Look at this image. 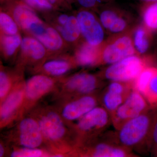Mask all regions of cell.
Segmentation results:
<instances>
[{
	"instance_id": "1",
	"label": "cell",
	"mask_w": 157,
	"mask_h": 157,
	"mask_svg": "<svg viewBox=\"0 0 157 157\" xmlns=\"http://www.w3.org/2000/svg\"><path fill=\"white\" fill-rule=\"evenodd\" d=\"M27 114L38 122L44 146L53 157H71L76 146L74 135L55 106L39 104Z\"/></svg>"
},
{
	"instance_id": "2",
	"label": "cell",
	"mask_w": 157,
	"mask_h": 157,
	"mask_svg": "<svg viewBox=\"0 0 157 157\" xmlns=\"http://www.w3.org/2000/svg\"><path fill=\"white\" fill-rule=\"evenodd\" d=\"M157 112L149 109L127 121L118 130L117 139L121 146L128 149L148 141L150 145Z\"/></svg>"
},
{
	"instance_id": "3",
	"label": "cell",
	"mask_w": 157,
	"mask_h": 157,
	"mask_svg": "<svg viewBox=\"0 0 157 157\" xmlns=\"http://www.w3.org/2000/svg\"><path fill=\"white\" fill-rule=\"evenodd\" d=\"M7 129L2 139L9 145L29 148L45 147L38 122L29 114L24 116Z\"/></svg>"
},
{
	"instance_id": "4",
	"label": "cell",
	"mask_w": 157,
	"mask_h": 157,
	"mask_svg": "<svg viewBox=\"0 0 157 157\" xmlns=\"http://www.w3.org/2000/svg\"><path fill=\"white\" fill-rule=\"evenodd\" d=\"M109 114L104 107L97 106L71 125L75 147L98 137L109 123Z\"/></svg>"
},
{
	"instance_id": "5",
	"label": "cell",
	"mask_w": 157,
	"mask_h": 157,
	"mask_svg": "<svg viewBox=\"0 0 157 157\" xmlns=\"http://www.w3.org/2000/svg\"><path fill=\"white\" fill-rule=\"evenodd\" d=\"M99 82L95 76L86 73H78L67 78H61L53 93L56 102L94 94L99 87Z\"/></svg>"
},
{
	"instance_id": "6",
	"label": "cell",
	"mask_w": 157,
	"mask_h": 157,
	"mask_svg": "<svg viewBox=\"0 0 157 157\" xmlns=\"http://www.w3.org/2000/svg\"><path fill=\"white\" fill-rule=\"evenodd\" d=\"M61 78L37 74L25 82V97L21 118L39 104L46 96L55 92Z\"/></svg>"
},
{
	"instance_id": "7",
	"label": "cell",
	"mask_w": 157,
	"mask_h": 157,
	"mask_svg": "<svg viewBox=\"0 0 157 157\" xmlns=\"http://www.w3.org/2000/svg\"><path fill=\"white\" fill-rule=\"evenodd\" d=\"M25 81L18 82L4 101L0 104V128L7 129L21 118L25 97Z\"/></svg>"
},
{
	"instance_id": "8",
	"label": "cell",
	"mask_w": 157,
	"mask_h": 157,
	"mask_svg": "<svg viewBox=\"0 0 157 157\" xmlns=\"http://www.w3.org/2000/svg\"><path fill=\"white\" fill-rule=\"evenodd\" d=\"M98 102V97L92 94L59 101L55 106L63 119L70 127L97 106Z\"/></svg>"
},
{
	"instance_id": "9",
	"label": "cell",
	"mask_w": 157,
	"mask_h": 157,
	"mask_svg": "<svg viewBox=\"0 0 157 157\" xmlns=\"http://www.w3.org/2000/svg\"><path fill=\"white\" fill-rule=\"evenodd\" d=\"M148 107L143 95L135 90L130 92L122 104L111 114L113 125L118 130L127 121L148 110Z\"/></svg>"
},
{
	"instance_id": "10",
	"label": "cell",
	"mask_w": 157,
	"mask_h": 157,
	"mask_svg": "<svg viewBox=\"0 0 157 157\" xmlns=\"http://www.w3.org/2000/svg\"><path fill=\"white\" fill-rule=\"evenodd\" d=\"M98 138L77 145L71 157H125L131 155L129 150L107 142L98 141Z\"/></svg>"
},
{
	"instance_id": "11",
	"label": "cell",
	"mask_w": 157,
	"mask_h": 157,
	"mask_svg": "<svg viewBox=\"0 0 157 157\" xmlns=\"http://www.w3.org/2000/svg\"><path fill=\"white\" fill-rule=\"evenodd\" d=\"M144 68L141 59L131 56L109 66L105 71V76L112 81L129 82L135 81Z\"/></svg>"
},
{
	"instance_id": "12",
	"label": "cell",
	"mask_w": 157,
	"mask_h": 157,
	"mask_svg": "<svg viewBox=\"0 0 157 157\" xmlns=\"http://www.w3.org/2000/svg\"><path fill=\"white\" fill-rule=\"evenodd\" d=\"M77 19L81 34L90 45L98 46L103 42L104 32L101 24L90 11L82 10L78 12Z\"/></svg>"
},
{
	"instance_id": "13",
	"label": "cell",
	"mask_w": 157,
	"mask_h": 157,
	"mask_svg": "<svg viewBox=\"0 0 157 157\" xmlns=\"http://www.w3.org/2000/svg\"><path fill=\"white\" fill-rule=\"evenodd\" d=\"M135 48L131 38L123 36L107 45L101 53V61L113 64L127 57L133 56Z\"/></svg>"
},
{
	"instance_id": "14",
	"label": "cell",
	"mask_w": 157,
	"mask_h": 157,
	"mask_svg": "<svg viewBox=\"0 0 157 157\" xmlns=\"http://www.w3.org/2000/svg\"><path fill=\"white\" fill-rule=\"evenodd\" d=\"M74 65L76 64L73 60L57 59L41 63L35 69L37 74H44L54 78H62Z\"/></svg>"
},
{
	"instance_id": "15",
	"label": "cell",
	"mask_w": 157,
	"mask_h": 157,
	"mask_svg": "<svg viewBox=\"0 0 157 157\" xmlns=\"http://www.w3.org/2000/svg\"><path fill=\"white\" fill-rule=\"evenodd\" d=\"M13 16L17 25L25 30L30 31L35 26L43 23L33 8L25 3H19L15 6Z\"/></svg>"
},
{
	"instance_id": "16",
	"label": "cell",
	"mask_w": 157,
	"mask_h": 157,
	"mask_svg": "<svg viewBox=\"0 0 157 157\" xmlns=\"http://www.w3.org/2000/svg\"><path fill=\"white\" fill-rule=\"evenodd\" d=\"M23 62L36 63L44 58L46 54L45 46L36 38L25 37L23 38L21 45Z\"/></svg>"
},
{
	"instance_id": "17",
	"label": "cell",
	"mask_w": 157,
	"mask_h": 157,
	"mask_svg": "<svg viewBox=\"0 0 157 157\" xmlns=\"http://www.w3.org/2000/svg\"><path fill=\"white\" fill-rule=\"evenodd\" d=\"M86 42L79 47L75 53L74 60L76 65L87 67L101 61V53L97 48Z\"/></svg>"
},
{
	"instance_id": "18",
	"label": "cell",
	"mask_w": 157,
	"mask_h": 157,
	"mask_svg": "<svg viewBox=\"0 0 157 157\" xmlns=\"http://www.w3.org/2000/svg\"><path fill=\"white\" fill-rule=\"evenodd\" d=\"M35 37L48 50H58L63 45V38L61 35L59 31L52 27H45L41 33Z\"/></svg>"
},
{
	"instance_id": "19",
	"label": "cell",
	"mask_w": 157,
	"mask_h": 157,
	"mask_svg": "<svg viewBox=\"0 0 157 157\" xmlns=\"http://www.w3.org/2000/svg\"><path fill=\"white\" fill-rule=\"evenodd\" d=\"M20 74H14L3 67L0 71V104L4 101L18 82L22 79Z\"/></svg>"
},
{
	"instance_id": "20",
	"label": "cell",
	"mask_w": 157,
	"mask_h": 157,
	"mask_svg": "<svg viewBox=\"0 0 157 157\" xmlns=\"http://www.w3.org/2000/svg\"><path fill=\"white\" fill-rule=\"evenodd\" d=\"M100 20L102 25L112 33H120L126 27L125 21L118 16L115 11L109 9L101 13Z\"/></svg>"
},
{
	"instance_id": "21",
	"label": "cell",
	"mask_w": 157,
	"mask_h": 157,
	"mask_svg": "<svg viewBox=\"0 0 157 157\" xmlns=\"http://www.w3.org/2000/svg\"><path fill=\"white\" fill-rule=\"evenodd\" d=\"M9 151L8 156L12 157H53L52 154L45 147L29 148V147L9 145Z\"/></svg>"
},
{
	"instance_id": "22",
	"label": "cell",
	"mask_w": 157,
	"mask_h": 157,
	"mask_svg": "<svg viewBox=\"0 0 157 157\" xmlns=\"http://www.w3.org/2000/svg\"><path fill=\"white\" fill-rule=\"evenodd\" d=\"M57 29L63 39L68 42H74L81 35L78 19L73 16H70L67 23L64 25L59 26Z\"/></svg>"
},
{
	"instance_id": "23",
	"label": "cell",
	"mask_w": 157,
	"mask_h": 157,
	"mask_svg": "<svg viewBox=\"0 0 157 157\" xmlns=\"http://www.w3.org/2000/svg\"><path fill=\"white\" fill-rule=\"evenodd\" d=\"M128 95L112 92L107 90L102 96L103 107L111 115L122 104Z\"/></svg>"
},
{
	"instance_id": "24",
	"label": "cell",
	"mask_w": 157,
	"mask_h": 157,
	"mask_svg": "<svg viewBox=\"0 0 157 157\" xmlns=\"http://www.w3.org/2000/svg\"><path fill=\"white\" fill-rule=\"evenodd\" d=\"M22 38L19 34L5 35L2 37V44L3 51L7 58L13 56L17 48L21 45Z\"/></svg>"
},
{
	"instance_id": "25",
	"label": "cell",
	"mask_w": 157,
	"mask_h": 157,
	"mask_svg": "<svg viewBox=\"0 0 157 157\" xmlns=\"http://www.w3.org/2000/svg\"><path fill=\"white\" fill-rule=\"evenodd\" d=\"M157 68L145 67L135 80L134 89L144 96L147 87Z\"/></svg>"
},
{
	"instance_id": "26",
	"label": "cell",
	"mask_w": 157,
	"mask_h": 157,
	"mask_svg": "<svg viewBox=\"0 0 157 157\" xmlns=\"http://www.w3.org/2000/svg\"><path fill=\"white\" fill-rule=\"evenodd\" d=\"M0 25L2 30L6 35L18 34V25L14 18L2 11L0 14Z\"/></svg>"
},
{
	"instance_id": "27",
	"label": "cell",
	"mask_w": 157,
	"mask_h": 157,
	"mask_svg": "<svg viewBox=\"0 0 157 157\" xmlns=\"http://www.w3.org/2000/svg\"><path fill=\"white\" fill-rule=\"evenodd\" d=\"M144 20L147 26L153 30H157V1L151 3L144 13Z\"/></svg>"
},
{
	"instance_id": "28",
	"label": "cell",
	"mask_w": 157,
	"mask_h": 157,
	"mask_svg": "<svg viewBox=\"0 0 157 157\" xmlns=\"http://www.w3.org/2000/svg\"><path fill=\"white\" fill-rule=\"evenodd\" d=\"M134 43L139 53H145L148 49L149 42L146 31L143 28H139L135 32Z\"/></svg>"
},
{
	"instance_id": "29",
	"label": "cell",
	"mask_w": 157,
	"mask_h": 157,
	"mask_svg": "<svg viewBox=\"0 0 157 157\" xmlns=\"http://www.w3.org/2000/svg\"><path fill=\"white\" fill-rule=\"evenodd\" d=\"M147 101L152 106L157 105V69L150 82L144 95Z\"/></svg>"
},
{
	"instance_id": "30",
	"label": "cell",
	"mask_w": 157,
	"mask_h": 157,
	"mask_svg": "<svg viewBox=\"0 0 157 157\" xmlns=\"http://www.w3.org/2000/svg\"><path fill=\"white\" fill-rule=\"evenodd\" d=\"M24 2L33 9L43 11L51 10L54 7L48 0H24Z\"/></svg>"
},
{
	"instance_id": "31",
	"label": "cell",
	"mask_w": 157,
	"mask_h": 157,
	"mask_svg": "<svg viewBox=\"0 0 157 157\" xmlns=\"http://www.w3.org/2000/svg\"><path fill=\"white\" fill-rule=\"evenodd\" d=\"M150 145L152 147L155 155L157 156V118L152 131Z\"/></svg>"
},
{
	"instance_id": "32",
	"label": "cell",
	"mask_w": 157,
	"mask_h": 157,
	"mask_svg": "<svg viewBox=\"0 0 157 157\" xmlns=\"http://www.w3.org/2000/svg\"><path fill=\"white\" fill-rule=\"evenodd\" d=\"M82 8L91 9L94 8L99 2V0H76Z\"/></svg>"
},
{
	"instance_id": "33",
	"label": "cell",
	"mask_w": 157,
	"mask_h": 157,
	"mask_svg": "<svg viewBox=\"0 0 157 157\" xmlns=\"http://www.w3.org/2000/svg\"><path fill=\"white\" fill-rule=\"evenodd\" d=\"M9 151V145L5 140L1 138L0 142V157L8 156Z\"/></svg>"
},
{
	"instance_id": "34",
	"label": "cell",
	"mask_w": 157,
	"mask_h": 157,
	"mask_svg": "<svg viewBox=\"0 0 157 157\" xmlns=\"http://www.w3.org/2000/svg\"><path fill=\"white\" fill-rule=\"evenodd\" d=\"M69 17L68 15L66 14H63L60 15L58 18V22L60 26L64 25L67 22Z\"/></svg>"
},
{
	"instance_id": "35",
	"label": "cell",
	"mask_w": 157,
	"mask_h": 157,
	"mask_svg": "<svg viewBox=\"0 0 157 157\" xmlns=\"http://www.w3.org/2000/svg\"><path fill=\"white\" fill-rule=\"evenodd\" d=\"M48 1L52 5L54 6V5H58V4H60V3L63 0H48Z\"/></svg>"
},
{
	"instance_id": "36",
	"label": "cell",
	"mask_w": 157,
	"mask_h": 157,
	"mask_svg": "<svg viewBox=\"0 0 157 157\" xmlns=\"http://www.w3.org/2000/svg\"><path fill=\"white\" fill-rule=\"evenodd\" d=\"M143 2H157V0H141Z\"/></svg>"
}]
</instances>
